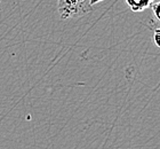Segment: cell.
I'll return each instance as SVG.
<instances>
[{
  "instance_id": "cell-5",
  "label": "cell",
  "mask_w": 160,
  "mask_h": 149,
  "mask_svg": "<svg viewBox=\"0 0 160 149\" xmlns=\"http://www.w3.org/2000/svg\"><path fill=\"white\" fill-rule=\"evenodd\" d=\"M101 1H104V0H90V5L93 7V6H95V5H97L98 3H101Z\"/></svg>"
},
{
  "instance_id": "cell-3",
  "label": "cell",
  "mask_w": 160,
  "mask_h": 149,
  "mask_svg": "<svg viewBox=\"0 0 160 149\" xmlns=\"http://www.w3.org/2000/svg\"><path fill=\"white\" fill-rule=\"evenodd\" d=\"M151 9H152V12H153L156 19L160 22V1L154 3L153 5L151 6Z\"/></svg>"
},
{
  "instance_id": "cell-4",
  "label": "cell",
  "mask_w": 160,
  "mask_h": 149,
  "mask_svg": "<svg viewBox=\"0 0 160 149\" xmlns=\"http://www.w3.org/2000/svg\"><path fill=\"white\" fill-rule=\"evenodd\" d=\"M153 43L154 45L160 48V28H157L153 32Z\"/></svg>"
},
{
  "instance_id": "cell-2",
  "label": "cell",
  "mask_w": 160,
  "mask_h": 149,
  "mask_svg": "<svg viewBox=\"0 0 160 149\" xmlns=\"http://www.w3.org/2000/svg\"><path fill=\"white\" fill-rule=\"evenodd\" d=\"M127 6L134 13H141L147 8H150L154 3V0H125Z\"/></svg>"
},
{
  "instance_id": "cell-6",
  "label": "cell",
  "mask_w": 160,
  "mask_h": 149,
  "mask_svg": "<svg viewBox=\"0 0 160 149\" xmlns=\"http://www.w3.org/2000/svg\"><path fill=\"white\" fill-rule=\"evenodd\" d=\"M0 3H1V0H0Z\"/></svg>"
},
{
  "instance_id": "cell-1",
  "label": "cell",
  "mask_w": 160,
  "mask_h": 149,
  "mask_svg": "<svg viewBox=\"0 0 160 149\" xmlns=\"http://www.w3.org/2000/svg\"><path fill=\"white\" fill-rule=\"evenodd\" d=\"M57 10L61 20L79 19L93 10L90 0H58Z\"/></svg>"
}]
</instances>
